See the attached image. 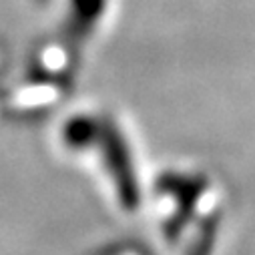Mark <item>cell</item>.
<instances>
[{
  "label": "cell",
  "instance_id": "277c9868",
  "mask_svg": "<svg viewBox=\"0 0 255 255\" xmlns=\"http://www.w3.org/2000/svg\"><path fill=\"white\" fill-rule=\"evenodd\" d=\"M0 115H2V111H0Z\"/></svg>",
  "mask_w": 255,
  "mask_h": 255
},
{
  "label": "cell",
  "instance_id": "6da1fadb",
  "mask_svg": "<svg viewBox=\"0 0 255 255\" xmlns=\"http://www.w3.org/2000/svg\"><path fill=\"white\" fill-rule=\"evenodd\" d=\"M52 143L69 163L87 171L107 203L123 215L141 205V183L131 141L115 111L105 107H75L54 127Z\"/></svg>",
  "mask_w": 255,
  "mask_h": 255
},
{
  "label": "cell",
  "instance_id": "7a4b0ae2",
  "mask_svg": "<svg viewBox=\"0 0 255 255\" xmlns=\"http://www.w3.org/2000/svg\"><path fill=\"white\" fill-rule=\"evenodd\" d=\"M60 32L81 46L95 38L113 12V0H60Z\"/></svg>",
  "mask_w": 255,
  "mask_h": 255
},
{
  "label": "cell",
  "instance_id": "3957f363",
  "mask_svg": "<svg viewBox=\"0 0 255 255\" xmlns=\"http://www.w3.org/2000/svg\"><path fill=\"white\" fill-rule=\"evenodd\" d=\"M87 255H141V251L133 243H121V241H109L101 247H95Z\"/></svg>",
  "mask_w": 255,
  "mask_h": 255
}]
</instances>
